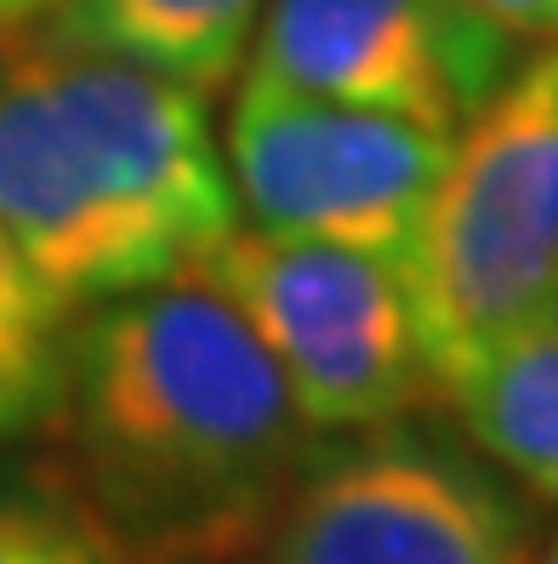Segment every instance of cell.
<instances>
[{
  "instance_id": "13",
  "label": "cell",
  "mask_w": 558,
  "mask_h": 564,
  "mask_svg": "<svg viewBox=\"0 0 558 564\" xmlns=\"http://www.w3.org/2000/svg\"><path fill=\"white\" fill-rule=\"evenodd\" d=\"M41 12H52V0H0V35H12V29L35 23Z\"/></svg>"
},
{
  "instance_id": "14",
  "label": "cell",
  "mask_w": 558,
  "mask_h": 564,
  "mask_svg": "<svg viewBox=\"0 0 558 564\" xmlns=\"http://www.w3.org/2000/svg\"><path fill=\"white\" fill-rule=\"evenodd\" d=\"M222 564H269V558H262V547H251V553H234V558H222Z\"/></svg>"
},
{
  "instance_id": "2",
  "label": "cell",
  "mask_w": 558,
  "mask_h": 564,
  "mask_svg": "<svg viewBox=\"0 0 558 564\" xmlns=\"http://www.w3.org/2000/svg\"><path fill=\"white\" fill-rule=\"evenodd\" d=\"M0 228L63 308L188 269L234 228L206 104L46 23L0 35Z\"/></svg>"
},
{
  "instance_id": "9",
  "label": "cell",
  "mask_w": 558,
  "mask_h": 564,
  "mask_svg": "<svg viewBox=\"0 0 558 564\" xmlns=\"http://www.w3.org/2000/svg\"><path fill=\"white\" fill-rule=\"evenodd\" d=\"M445 400L502 474L558 502V314L479 354Z\"/></svg>"
},
{
  "instance_id": "12",
  "label": "cell",
  "mask_w": 558,
  "mask_h": 564,
  "mask_svg": "<svg viewBox=\"0 0 558 564\" xmlns=\"http://www.w3.org/2000/svg\"><path fill=\"white\" fill-rule=\"evenodd\" d=\"M468 7H479L484 18H496L502 29H513V35H541V41H558V0H468Z\"/></svg>"
},
{
  "instance_id": "1",
  "label": "cell",
  "mask_w": 558,
  "mask_h": 564,
  "mask_svg": "<svg viewBox=\"0 0 558 564\" xmlns=\"http://www.w3.org/2000/svg\"><path fill=\"white\" fill-rule=\"evenodd\" d=\"M52 422L57 485L109 564H222L262 547L314 456L274 354L200 269L69 325Z\"/></svg>"
},
{
  "instance_id": "4",
  "label": "cell",
  "mask_w": 558,
  "mask_h": 564,
  "mask_svg": "<svg viewBox=\"0 0 558 564\" xmlns=\"http://www.w3.org/2000/svg\"><path fill=\"white\" fill-rule=\"evenodd\" d=\"M188 269L245 314L314 440L400 422L434 393L400 262L234 223Z\"/></svg>"
},
{
  "instance_id": "3",
  "label": "cell",
  "mask_w": 558,
  "mask_h": 564,
  "mask_svg": "<svg viewBox=\"0 0 558 564\" xmlns=\"http://www.w3.org/2000/svg\"><path fill=\"white\" fill-rule=\"evenodd\" d=\"M405 285L439 393L479 354L558 314V41L518 57L456 131Z\"/></svg>"
},
{
  "instance_id": "6",
  "label": "cell",
  "mask_w": 558,
  "mask_h": 564,
  "mask_svg": "<svg viewBox=\"0 0 558 564\" xmlns=\"http://www.w3.org/2000/svg\"><path fill=\"white\" fill-rule=\"evenodd\" d=\"M456 138L382 109L245 80L228 115V183L256 228L411 262Z\"/></svg>"
},
{
  "instance_id": "5",
  "label": "cell",
  "mask_w": 558,
  "mask_h": 564,
  "mask_svg": "<svg viewBox=\"0 0 558 564\" xmlns=\"http://www.w3.org/2000/svg\"><path fill=\"white\" fill-rule=\"evenodd\" d=\"M269 564H536L513 490L428 427L314 445L262 536Z\"/></svg>"
},
{
  "instance_id": "10",
  "label": "cell",
  "mask_w": 558,
  "mask_h": 564,
  "mask_svg": "<svg viewBox=\"0 0 558 564\" xmlns=\"http://www.w3.org/2000/svg\"><path fill=\"white\" fill-rule=\"evenodd\" d=\"M69 308L23 262L0 228V445L52 422L63 359H69Z\"/></svg>"
},
{
  "instance_id": "15",
  "label": "cell",
  "mask_w": 558,
  "mask_h": 564,
  "mask_svg": "<svg viewBox=\"0 0 558 564\" xmlns=\"http://www.w3.org/2000/svg\"><path fill=\"white\" fill-rule=\"evenodd\" d=\"M536 564H558V542H552V547H547V553H541Z\"/></svg>"
},
{
  "instance_id": "7",
  "label": "cell",
  "mask_w": 558,
  "mask_h": 564,
  "mask_svg": "<svg viewBox=\"0 0 558 564\" xmlns=\"http://www.w3.org/2000/svg\"><path fill=\"white\" fill-rule=\"evenodd\" d=\"M513 69L518 35L468 0H269L245 80L456 138Z\"/></svg>"
},
{
  "instance_id": "8",
  "label": "cell",
  "mask_w": 558,
  "mask_h": 564,
  "mask_svg": "<svg viewBox=\"0 0 558 564\" xmlns=\"http://www.w3.org/2000/svg\"><path fill=\"white\" fill-rule=\"evenodd\" d=\"M262 7L269 0H52L46 29L211 91L240 69Z\"/></svg>"
},
{
  "instance_id": "11",
  "label": "cell",
  "mask_w": 558,
  "mask_h": 564,
  "mask_svg": "<svg viewBox=\"0 0 558 564\" xmlns=\"http://www.w3.org/2000/svg\"><path fill=\"white\" fill-rule=\"evenodd\" d=\"M0 564H109L46 468H0Z\"/></svg>"
}]
</instances>
